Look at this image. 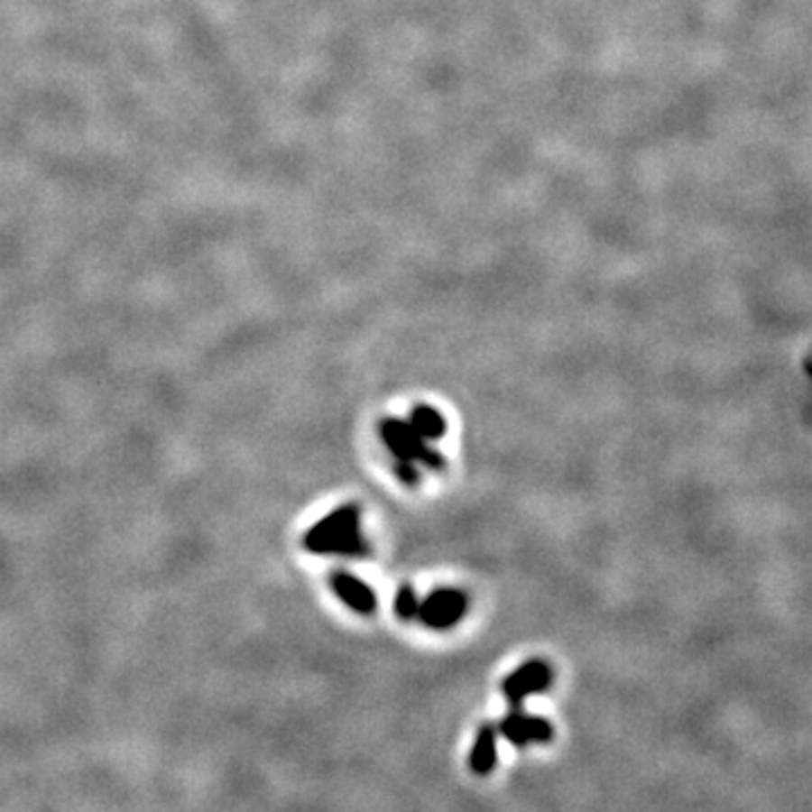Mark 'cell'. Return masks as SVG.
<instances>
[{
	"label": "cell",
	"instance_id": "7a4b0ae2",
	"mask_svg": "<svg viewBox=\"0 0 812 812\" xmlns=\"http://www.w3.org/2000/svg\"><path fill=\"white\" fill-rule=\"evenodd\" d=\"M377 429L386 449L392 454V458L411 460V463L424 465V467L433 469V472H440L445 467V458L440 456V451L433 449L429 445V440H424L411 427L409 420H397L388 415V418L379 420Z\"/></svg>",
	"mask_w": 812,
	"mask_h": 812
},
{
	"label": "cell",
	"instance_id": "52a82bcc",
	"mask_svg": "<svg viewBox=\"0 0 812 812\" xmlns=\"http://www.w3.org/2000/svg\"><path fill=\"white\" fill-rule=\"evenodd\" d=\"M496 740H499V734H496V726L490 724V722L481 724V729L476 731V738H474L472 752H469L467 758L469 770L476 776H487L496 767V761H499Z\"/></svg>",
	"mask_w": 812,
	"mask_h": 812
},
{
	"label": "cell",
	"instance_id": "277c9868",
	"mask_svg": "<svg viewBox=\"0 0 812 812\" xmlns=\"http://www.w3.org/2000/svg\"><path fill=\"white\" fill-rule=\"evenodd\" d=\"M553 684V668L544 659H531L514 668L503 681H501V695L510 702V706H521L532 695L546 693Z\"/></svg>",
	"mask_w": 812,
	"mask_h": 812
},
{
	"label": "cell",
	"instance_id": "5b68a950",
	"mask_svg": "<svg viewBox=\"0 0 812 812\" xmlns=\"http://www.w3.org/2000/svg\"><path fill=\"white\" fill-rule=\"evenodd\" d=\"M514 711L505 713L496 724V734L508 740L512 747H531V744H549L553 740L555 731L546 717L531 715L521 711L519 706H512Z\"/></svg>",
	"mask_w": 812,
	"mask_h": 812
},
{
	"label": "cell",
	"instance_id": "30bf717a",
	"mask_svg": "<svg viewBox=\"0 0 812 812\" xmlns=\"http://www.w3.org/2000/svg\"><path fill=\"white\" fill-rule=\"evenodd\" d=\"M392 469H395L397 478H400V481L404 483V485L415 487L420 483V472H418V469H415V463H411V460H397L395 458V465H392Z\"/></svg>",
	"mask_w": 812,
	"mask_h": 812
},
{
	"label": "cell",
	"instance_id": "ba28073f",
	"mask_svg": "<svg viewBox=\"0 0 812 812\" xmlns=\"http://www.w3.org/2000/svg\"><path fill=\"white\" fill-rule=\"evenodd\" d=\"M409 424L424 438V440H440L447 433V422L438 409L429 404H418L411 409Z\"/></svg>",
	"mask_w": 812,
	"mask_h": 812
},
{
	"label": "cell",
	"instance_id": "9c48e42d",
	"mask_svg": "<svg viewBox=\"0 0 812 812\" xmlns=\"http://www.w3.org/2000/svg\"><path fill=\"white\" fill-rule=\"evenodd\" d=\"M418 607H420V598L415 594L413 586L409 582L397 586L395 591V600H392V609H395L397 618L401 621H415L418 618Z\"/></svg>",
	"mask_w": 812,
	"mask_h": 812
},
{
	"label": "cell",
	"instance_id": "8992f818",
	"mask_svg": "<svg viewBox=\"0 0 812 812\" xmlns=\"http://www.w3.org/2000/svg\"><path fill=\"white\" fill-rule=\"evenodd\" d=\"M329 586L337 594V598L355 614L370 616L377 609V594L373 591V586L365 585L355 573L341 571V568L332 571L329 573Z\"/></svg>",
	"mask_w": 812,
	"mask_h": 812
},
{
	"label": "cell",
	"instance_id": "3957f363",
	"mask_svg": "<svg viewBox=\"0 0 812 812\" xmlns=\"http://www.w3.org/2000/svg\"><path fill=\"white\" fill-rule=\"evenodd\" d=\"M469 607V598L463 589L456 586H440L420 600L418 621L431 630H451L465 618Z\"/></svg>",
	"mask_w": 812,
	"mask_h": 812
},
{
	"label": "cell",
	"instance_id": "6da1fadb",
	"mask_svg": "<svg viewBox=\"0 0 812 812\" xmlns=\"http://www.w3.org/2000/svg\"><path fill=\"white\" fill-rule=\"evenodd\" d=\"M302 549L311 555H343L365 558L370 544L361 531V508L343 503L311 523L302 535Z\"/></svg>",
	"mask_w": 812,
	"mask_h": 812
}]
</instances>
